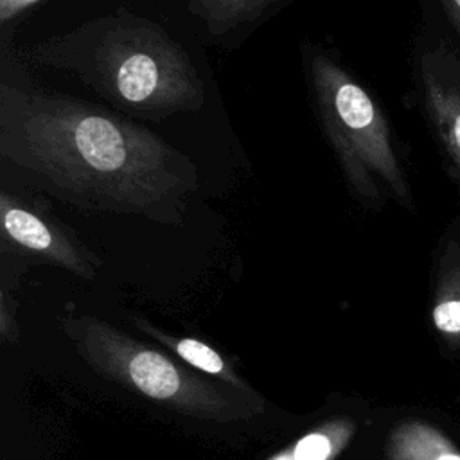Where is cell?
<instances>
[{"label": "cell", "instance_id": "cell-13", "mask_svg": "<svg viewBox=\"0 0 460 460\" xmlns=\"http://www.w3.org/2000/svg\"><path fill=\"white\" fill-rule=\"evenodd\" d=\"M40 0H0V22L2 25L9 23L13 18H16L20 13H23L27 7L36 4Z\"/></svg>", "mask_w": 460, "mask_h": 460}, {"label": "cell", "instance_id": "cell-11", "mask_svg": "<svg viewBox=\"0 0 460 460\" xmlns=\"http://www.w3.org/2000/svg\"><path fill=\"white\" fill-rule=\"evenodd\" d=\"M460 52V0H426Z\"/></svg>", "mask_w": 460, "mask_h": 460}, {"label": "cell", "instance_id": "cell-4", "mask_svg": "<svg viewBox=\"0 0 460 460\" xmlns=\"http://www.w3.org/2000/svg\"><path fill=\"white\" fill-rule=\"evenodd\" d=\"M79 354L101 376L128 386L174 411L230 422L264 410L261 399L228 395L210 381L196 376L106 322L84 316L66 323Z\"/></svg>", "mask_w": 460, "mask_h": 460}, {"label": "cell", "instance_id": "cell-7", "mask_svg": "<svg viewBox=\"0 0 460 460\" xmlns=\"http://www.w3.org/2000/svg\"><path fill=\"white\" fill-rule=\"evenodd\" d=\"M135 323L144 329L149 336L156 338L162 345H165L167 349H171L178 358H181L187 365L194 367L196 370H201L208 376H214L217 379H221L223 383L230 385L232 388H235L237 392H241L243 395H250V397H257V394L253 390L248 388V385L239 377V374L234 370V367L210 345H207L205 341L194 340V338H176V336H169L155 327H151L147 322L142 320H135Z\"/></svg>", "mask_w": 460, "mask_h": 460}, {"label": "cell", "instance_id": "cell-10", "mask_svg": "<svg viewBox=\"0 0 460 460\" xmlns=\"http://www.w3.org/2000/svg\"><path fill=\"white\" fill-rule=\"evenodd\" d=\"M273 2L277 0H189V7L210 34L221 36L255 20Z\"/></svg>", "mask_w": 460, "mask_h": 460}, {"label": "cell", "instance_id": "cell-8", "mask_svg": "<svg viewBox=\"0 0 460 460\" xmlns=\"http://www.w3.org/2000/svg\"><path fill=\"white\" fill-rule=\"evenodd\" d=\"M388 460H460V451L438 429L411 420L392 431Z\"/></svg>", "mask_w": 460, "mask_h": 460}, {"label": "cell", "instance_id": "cell-5", "mask_svg": "<svg viewBox=\"0 0 460 460\" xmlns=\"http://www.w3.org/2000/svg\"><path fill=\"white\" fill-rule=\"evenodd\" d=\"M413 88L440 162L460 196V52L429 7L415 43Z\"/></svg>", "mask_w": 460, "mask_h": 460}, {"label": "cell", "instance_id": "cell-6", "mask_svg": "<svg viewBox=\"0 0 460 460\" xmlns=\"http://www.w3.org/2000/svg\"><path fill=\"white\" fill-rule=\"evenodd\" d=\"M0 225L4 243L13 244V248L58 264L83 279H93L95 266L88 252L66 228L7 190L0 192Z\"/></svg>", "mask_w": 460, "mask_h": 460}, {"label": "cell", "instance_id": "cell-3", "mask_svg": "<svg viewBox=\"0 0 460 460\" xmlns=\"http://www.w3.org/2000/svg\"><path fill=\"white\" fill-rule=\"evenodd\" d=\"M307 70L322 129L352 194L374 210L394 199L415 212L413 190L379 102L318 49L311 50Z\"/></svg>", "mask_w": 460, "mask_h": 460}, {"label": "cell", "instance_id": "cell-2", "mask_svg": "<svg viewBox=\"0 0 460 460\" xmlns=\"http://www.w3.org/2000/svg\"><path fill=\"white\" fill-rule=\"evenodd\" d=\"M27 58L66 70L111 104L146 117L199 110L205 102L187 50L158 23L131 13L86 22L34 45Z\"/></svg>", "mask_w": 460, "mask_h": 460}, {"label": "cell", "instance_id": "cell-1", "mask_svg": "<svg viewBox=\"0 0 460 460\" xmlns=\"http://www.w3.org/2000/svg\"><path fill=\"white\" fill-rule=\"evenodd\" d=\"M0 158L83 210L176 225L199 187L196 165L147 128L95 104L0 83Z\"/></svg>", "mask_w": 460, "mask_h": 460}, {"label": "cell", "instance_id": "cell-12", "mask_svg": "<svg viewBox=\"0 0 460 460\" xmlns=\"http://www.w3.org/2000/svg\"><path fill=\"white\" fill-rule=\"evenodd\" d=\"M433 323L446 334H460V300H438L433 307Z\"/></svg>", "mask_w": 460, "mask_h": 460}, {"label": "cell", "instance_id": "cell-9", "mask_svg": "<svg viewBox=\"0 0 460 460\" xmlns=\"http://www.w3.org/2000/svg\"><path fill=\"white\" fill-rule=\"evenodd\" d=\"M354 422L347 417L331 419L307 431L268 460H334L354 435Z\"/></svg>", "mask_w": 460, "mask_h": 460}]
</instances>
